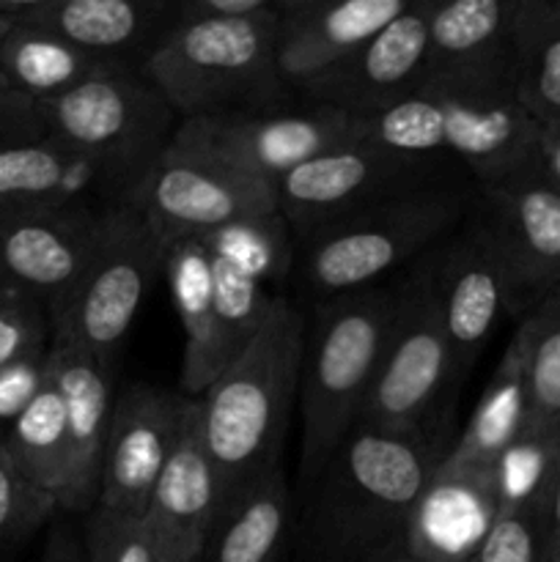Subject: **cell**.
Segmentation results:
<instances>
[{
	"instance_id": "31",
	"label": "cell",
	"mask_w": 560,
	"mask_h": 562,
	"mask_svg": "<svg viewBox=\"0 0 560 562\" xmlns=\"http://www.w3.org/2000/svg\"><path fill=\"white\" fill-rule=\"evenodd\" d=\"M560 475V423H533L497 464L503 510H547ZM500 510V514H503Z\"/></svg>"
},
{
	"instance_id": "13",
	"label": "cell",
	"mask_w": 560,
	"mask_h": 562,
	"mask_svg": "<svg viewBox=\"0 0 560 562\" xmlns=\"http://www.w3.org/2000/svg\"><path fill=\"white\" fill-rule=\"evenodd\" d=\"M470 214L503 267L511 316L522 322L560 285V187L544 168L478 187Z\"/></svg>"
},
{
	"instance_id": "39",
	"label": "cell",
	"mask_w": 560,
	"mask_h": 562,
	"mask_svg": "<svg viewBox=\"0 0 560 562\" xmlns=\"http://www.w3.org/2000/svg\"><path fill=\"white\" fill-rule=\"evenodd\" d=\"M47 362L49 351L0 373V442H3L9 428L16 423V417L25 412V406L42 390L44 379H47Z\"/></svg>"
},
{
	"instance_id": "42",
	"label": "cell",
	"mask_w": 560,
	"mask_h": 562,
	"mask_svg": "<svg viewBox=\"0 0 560 562\" xmlns=\"http://www.w3.org/2000/svg\"><path fill=\"white\" fill-rule=\"evenodd\" d=\"M42 562H88L86 547H82V536L69 530L66 525H55L49 530L47 543H44Z\"/></svg>"
},
{
	"instance_id": "43",
	"label": "cell",
	"mask_w": 560,
	"mask_h": 562,
	"mask_svg": "<svg viewBox=\"0 0 560 562\" xmlns=\"http://www.w3.org/2000/svg\"><path fill=\"white\" fill-rule=\"evenodd\" d=\"M541 165H544V173L560 187V121L544 126Z\"/></svg>"
},
{
	"instance_id": "20",
	"label": "cell",
	"mask_w": 560,
	"mask_h": 562,
	"mask_svg": "<svg viewBox=\"0 0 560 562\" xmlns=\"http://www.w3.org/2000/svg\"><path fill=\"white\" fill-rule=\"evenodd\" d=\"M173 11L168 0H0L9 25L53 33L124 69H143L173 27Z\"/></svg>"
},
{
	"instance_id": "32",
	"label": "cell",
	"mask_w": 560,
	"mask_h": 562,
	"mask_svg": "<svg viewBox=\"0 0 560 562\" xmlns=\"http://www.w3.org/2000/svg\"><path fill=\"white\" fill-rule=\"evenodd\" d=\"M201 241L209 250L231 258V261L239 263L242 269L256 274L267 285L285 278L296 252L294 234L285 225V220L280 217V212L228 225V228L201 236Z\"/></svg>"
},
{
	"instance_id": "11",
	"label": "cell",
	"mask_w": 560,
	"mask_h": 562,
	"mask_svg": "<svg viewBox=\"0 0 560 562\" xmlns=\"http://www.w3.org/2000/svg\"><path fill=\"white\" fill-rule=\"evenodd\" d=\"M355 137H360L357 119L349 113L327 104H305L294 110L181 119L170 148L278 187L302 162Z\"/></svg>"
},
{
	"instance_id": "38",
	"label": "cell",
	"mask_w": 560,
	"mask_h": 562,
	"mask_svg": "<svg viewBox=\"0 0 560 562\" xmlns=\"http://www.w3.org/2000/svg\"><path fill=\"white\" fill-rule=\"evenodd\" d=\"M55 510H58L55 499L31 486L0 445V543L25 536L27 530L49 519Z\"/></svg>"
},
{
	"instance_id": "22",
	"label": "cell",
	"mask_w": 560,
	"mask_h": 562,
	"mask_svg": "<svg viewBox=\"0 0 560 562\" xmlns=\"http://www.w3.org/2000/svg\"><path fill=\"white\" fill-rule=\"evenodd\" d=\"M412 0H278V66L285 86H305L399 20Z\"/></svg>"
},
{
	"instance_id": "30",
	"label": "cell",
	"mask_w": 560,
	"mask_h": 562,
	"mask_svg": "<svg viewBox=\"0 0 560 562\" xmlns=\"http://www.w3.org/2000/svg\"><path fill=\"white\" fill-rule=\"evenodd\" d=\"M0 445L20 475L38 492L53 497L60 510L66 481H69V431H66L64 398L49 379V371L36 398L16 417Z\"/></svg>"
},
{
	"instance_id": "44",
	"label": "cell",
	"mask_w": 560,
	"mask_h": 562,
	"mask_svg": "<svg viewBox=\"0 0 560 562\" xmlns=\"http://www.w3.org/2000/svg\"><path fill=\"white\" fill-rule=\"evenodd\" d=\"M547 562H560V475L547 508Z\"/></svg>"
},
{
	"instance_id": "40",
	"label": "cell",
	"mask_w": 560,
	"mask_h": 562,
	"mask_svg": "<svg viewBox=\"0 0 560 562\" xmlns=\"http://www.w3.org/2000/svg\"><path fill=\"white\" fill-rule=\"evenodd\" d=\"M44 137L47 132L38 104L16 91H0V148L44 140Z\"/></svg>"
},
{
	"instance_id": "33",
	"label": "cell",
	"mask_w": 560,
	"mask_h": 562,
	"mask_svg": "<svg viewBox=\"0 0 560 562\" xmlns=\"http://www.w3.org/2000/svg\"><path fill=\"white\" fill-rule=\"evenodd\" d=\"M209 256H212L214 302H217L220 327H223L225 344L236 360V355L256 338L280 294H269V285L264 280H258L256 274L242 269L231 258L217 256L212 250H209Z\"/></svg>"
},
{
	"instance_id": "37",
	"label": "cell",
	"mask_w": 560,
	"mask_h": 562,
	"mask_svg": "<svg viewBox=\"0 0 560 562\" xmlns=\"http://www.w3.org/2000/svg\"><path fill=\"white\" fill-rule=\"evenodd\" d=\"M472 562H547V510H503Z\"/></svg>"
},
{
	"instance_id": "16",
	"label": "cell",
	"mask_w": 560,
	"mask_h": 562,
	"mask_svg": "<svg viewBox=\"0 0 560 562\" xmlns=\"http://www.w3.org/2000/svg\"><path fill=\"white\" fill-rule=\"evenodd\" d=\"M113 206V203H110ZM108 206H71L0 220V274L58 316L91 267Z\"/></svg>"
},
{
	"instance_id": "21",
	"label": "cell",
	"mask_w": 560,
	"mask_h": 562,
	"mask_svg": "<svg viewBox=\"0 0 560 562\" xmlns=\"http://www.w3.org/2000/svg\"><path fill=\"white\" fill-rule=\"evenodd\" d=\"M132 187V176L49 137L0 148V220L71 206H110Z\"/></svg>"
},
{
	"instance_id": "8",
	"label": "cell",
	"mask_w": 560,
	"mask_h": 562,
	"mask_svg": "<svg viewBox=\"0 0 560 562\" xmlns=\"http://www.w3.org/2000/svg\"><path fill=\"white\" fill-rule=\"evenodd\" d=\"M165 252L152 225L126 198L108 206L91 267L55 316V335L86 346L115 376L126 335L165 267Z\"/></svg>"
},
{
	"instance_id": "6",
	"label": "cell",
	"mask_w": 560,
	"mask_h": 562,
	"mask_svg": "<svg viewBox=\"0 0 560 562\" xmlns=\"http://www.w3.org/2000/svg\"><path fill=\"white\" fill-rule=\"evenodd\" d=\"M357 135L395 151L453 159L478 187L544 168V124L519 102L415 93L382 113L357 119Z\"/></svg>"
},
{
	"instance_id": "41",
	"label": "cell",
	"mask_w": 560,
	"mask_h": 562,
	"mask_svg": "<svg viewBox=\"0 0 560 562\" xmlns=\"http://www.w3.org/2000/svg\"><path fill=\"white\" fill-rule=\"evenodd\" d=\"M275 0H181L176 3L173 22L181 25H195V22H225V20H247L269 11Z\"/></svg>"
},
{
	"instance_id": "10",
	"label": "cell",
	"mask_w": 560,
	"mask_h": 562,
	"mask_svg": "<svg viewBox=\"0 0 560 562\" xmlns=\"http://www.w3.org/2000/svg\"><path fill=\"white\" fill-rule=\"evenodd\" d=\"M49 140L141 179L170 146L179 115L143 71L97 77L38 102Z\"/></svg>"
},
{
	"instance_id": "28",
	"label": "cell",
	"mask_w": 560,
	"mask_h": 562,
	"mask_svg": "<svg viewBox=\"0 0 560 562\" xmlns=\"http://www.w3.org/2000/svg\"><path fill=\"white\" fill-rule=\"evenodd\" d=\"M289 514V486L278 464L223 510L203 554L209 562H278Z\"/></svg>"
},
{
	"instance_id": "18",
	"label": "cell",
	"mask_w": 560,
	"mask_h": 562,
	"mask_svg": "<svg viewBox=\"0 0 560 562\" xmlns=\"http://www.w3.org/2000/svg\"><path fill=\"white\" fill-rule=\"evenodd\" d=\"M434 261L450 360L456 379H461L481 360L500 322L511 316L508 285L486 234L472 214H467L459 231L437 247Z\"/></svg>"
},
{
	"instance_id": "17",
	"label": "cell",
	"mask_w": 560,
	"mask_h": 562,
	"mask_svg": "<svg viewBox=\"0 0 560 562\" xmlns=\"http://www.w3.org/2000/svg\"><path fill=\"white\" fill-rule=\"evenodd\" d=\"M432 0H412L410 9L316 80L300 86L311 104L368 119L415 97L428 53Z\"/></svg>"
},
{
	"instance_id": "35",
	"label": "cell",
	"mask_w": 560,
	"mask_h": 562,
	"mask_svg": "<svg viewBox=\"0 0 560 562\" xmlns=\"http://www.w3.org/2000/svg\"><path fill=\"white\" fill-rule=\"evenodd\" d=\"M53 316L16 285H0V373L47 355L53 346Z\"/></svg>"
},
{
	"instance_id": "1",
	"label": "cell",
	"mask_w": 560,
	"mask_h": 562,
	"mask_svg": "<svg viewBox=\"0 0 560 562\" xmlns=\"http://www.w3.org/2000/svg\"><path fill=\"white\" fill-rule=\"evenodd\" d=\"M450 448L434 431L384 434L355 426L316 477L305 519L311 562H362L404 536L406 519Z\"/></svg>"
},
{
	"instance_id": "5",
	"label": "cell",
	"mask_w": 560,
	"mask_h": 562,
	"mask_svg": "<svg viewBox=\"0 0 560 562\" xmlns=\"http://www.w3.org/2000/svg\"><path fill=\"white\" fill-rule=\"evenodd\" d=\"M472 198L456 181L390 198L307 236L302 280L313 302L382 283L404 263L421 261L459 231Z\"/></svg>"
},
{
	"instance_id": "14",
	"label": "cell",
	"mask_w": 560,
	"mask_h": 562,
	"mask_svg": "<svg viewBox=\"0 0 560 562\" xmlns=\"http://www.w3.org/2000/svg\"><path fill=\"white\" fill-rule=\"evenodd\" d=\"M514 0H432L417 93L516 102Z\"/></svg>"
},
{
	"instance_id": "29",
	"label": "cell",
	"mask_w": 560,
	"mask_h": 562,
	"mask_svg": "<svg viewBox=\"0 0 560 562\" xmlns=\"http://www.w3.org/2000/svg\"><path fill=\"white\" fill-rule=\"evenodd\" d=\"M516 102L544 126L560 121V0H514Z\"/></svg>"
},
{
	"instance_id": "2",
	"label": "cell",
	"mask_w": 560,
	"mask_h": 562,
	"mask_svg": "<svg viewBox=\"0 0 560 562\" xmlns=\"http://www.w3.org/2000/svg\"><path fill=\"white\" fill-rule=\"evenodd\" d=\"M305 333L307 316L302 307L289 296H278L256 338L198 398L223 510L264 472L280 464L291 406L300 395Z\"/></svg>"
},
{
	"instance_id": "4",
	"label": "cell",
	"mask_w": 560,
	"mask_h": 562,
	"mask_svg": "<svg viewBox=\"0 0 560 562\" xmlns=\"http://www.w3.org/2000/svg\"><path fill=\"white\" fill-rule=\"evenodd\" d=\"M278 3V0H275ZM278 11L225 22H173L143 64L181 119L278 110L285 80L278 66Z\"/></svg>"
},
{
	"instance_id": "12",
	"label": "cell",
	"mask_w": 560,
	"mask_h": 562,
	"mask_svg": "<svg viewBox=\"0 0 560 562\" xmlns=\"http://www.w3.org/2000/svg\"><path fill=\"white\" fill-rule=\"evenodd\" d=\"M126 201L168 250L181 239L278 214V187L168 146L126 192Z\"/></svg>"
},
{
	"instance_id": "34",
	"label": "cell",
	"mask_w": 560,
	"mask_h": 562,
	"mask_svg": "<svg viewBox=\"0 0 560 562\" xmlns=\"http://www.w3.org/2000/svg\"><path fill=\"white\" fill-rule=\"evenodd\" d=\"M530 362L533 423H560V285H555L525 318Z\"/></svg>"
},
{
	"instance_id": "26",
	"label": "cell",
	"mask_w": 560,
	"mask_h": 562,
	"mask_svg": "<svg viewBox=\"0 0 560 562\" xmlns=\"http://www.w3.org/2000/svg\"><path fill=\"white\" fill-rule=\"evenodd\" d=\"M533 415L530 362H527V335L522 324L511 335L492 379L483 387L464 431L456 437L443 467L461 472H489L494 475L503 456L527 431Z\"/></svg>"
},
{
	"instance_id": "27",
	"label": "cell",
	"mask_w": 560,
	"mask_h": 562,
	"mask_svg": "<svg viewBox=\"0 0 560 562\" xmlns=\"http://www.w3.org/2000/svg\"><path fill=\"white\" fill-rule=\"evenodd\" d=\"M119 71L135 69H124L121 64L86 53V49L75 47L53 33L36 31V27L11 25L0 42V75H3L5 86L9 91L22 93L36 104L64 97L82 82L119 75Z\"/></svg>"
},
{
	"instance_id": "3",
	"label": "cell",
	"mask_w": 560,
	"mask_h": 562,
	"mask_svg": "<svg viewBox=\"0 0 560 562\" xmlns=\"http://www.w3.org/2000/svg\"><path fill=\"white\" fill-rule=\"evenodd\" d=\"M399 280L313 302L300 373L302 481L318 472L357 426L395 316Z\"/></svg>"
},
{
	"instance_id": "36",
	"label": "cell",
	"mask_w": 560,
	"mask_h": 562,
	"mask_svg": "<svg viewBox=\"0 0 560 562\" xmlns=\"http://www.w3.org/2000/svg\"><path fill=\"white\" fill-rule=\"evenodd\" d=\"M82 547L88 562H159L143 519L97 505L86 514Z\"/></svg>"
},
{
	"instance_id": "45",
	"label": "cell",
	"mask_w": 560,
	"mask_h": 562,
	"mask_svg": "<svg viewBox=\"0 0 560 562\" xmlns=\"http://www.w3.org/2000/svg\"><path fill=\"white\" fill-rule=\"evenodd\" d=\"M9 22L5 20H0V42H3V36L5 33H9ZM0 91H9V86H5V80H3V75H0Z\"/></svg>"
},
{
	"instance_id": "7",
	"label": "cell",
	"mask_w": 560,
	"mask_h": 562,
	"mask_svg": "<svg viewBox=\"0 0 560 562\" xmlns=\"http://www.w3.org/2000/svg\"><path fill=\"white\" fill-rule=\"evenodd\" d=\"M434 252L399 278L393 327L357 426L384 434L434 431L439 401L456 382Z\"/></svg>"
},
{
	"instance_id": "46",
	"label": "cell",
	"mask_w": 560,
	"mask_h": 562,
	"mask_svg": "<svg viewBox=\"0 0 560 562\" xmlns=\"http://www.w3.org/2000/svg\"><path fill=\"white\" fill-rule=\"evenodd\" d=\"M377 562H415V560H412L406 552H401V554H390V558H382V560H377Z\"/></svg>"
},
{
	"instance_id": "23",
	"label": "cell",
	"mask_w": 560,
	"mask_h": 562,
	"mask_svg": "<svg viewBox=\"0 0 560 562\" xmlns=\"http://www.w3.org/2000/svg\"><path fill=\"white\" fill-rule=\"evenodd\" d=\"M58 387L69 431V481L60 510L88 514L97 508L99 472L115 404V376L77 340L53 335L47 362Z\"/></svg>"
},
{
	"instance_id": "25",
	"label": "cell",
	"mask_w": 560,
	"mask_h": 562,
	"mask_svg": "<svg viewBox=\"0 0 560 562\" xmlns=\"http://www.w3.org/2000/svg\"><path fill=\"white\" fill-rule=\"evenodd\" d=\"M165 280L184 329L179 393L201 398L234 362L214 302L212 256L201 239H181L165 252Z\"/></svg>"
},
{
	"instance_id": "9",
	"label": "cell",
	"mask_w": 560,
	"mask_h": 562,
	"mask_svg": "<svg viewBox=\"0 0 560 562\" xmlns=\"http://www.w3.org/2000/svg\"><path fill=\"white\" fill-rule=\"evenodd\" d=\"M453 168H459L453 159L395 151L355 137L283 176L278 181V212L294 241H305L362 209L453 181Z\"/></svg>"
},
{
	"instance_id": "24",
	"label": "cell",
	"mask_w": 560,
	"mask_h": 562,
	"mask_svg": "<svg viewBox=\"0 0 560 562\" xmlns=\"http://www.w3.org/2000/svg\"><path fill=\"white\" fill-rule=\"evenodd\" d=\"M500 510L497 477L439 464L406 519V554L415 562H472Z\"/></svg>"
},
{
	"instance_id": "19",
	"label": "cell",
	"mask_w": 560,
	"mask_h": 562,
	"mask_svg": "<svg viewBox=\"0 0 560 562\" xmlns=\"http://www.w3.org/2000/svg\"><path fill=\"white\" fill-rule=\"evenodd\" d=\"M220 510L223 494L203 439L201 404L190 398L173 453L143 514L159 562H198L220 521Z\"/></svg>"
},
{
	"instance_id": "47",
	"label": "cell",
	"mask_w": 560,
	"mask_h": 562,
	"mask_svg": "<svg viewBox=\"0 0 560 562\" xmlns=\"http://www.w3.org/2000/svg\"><path fill=\"white\" fill-rule=\"evenodd\" d=\"M5 283V280H3V274H0V285H3Z\"/></svg>"
},
{
	"instance_id": "15",
	"label": "cell",
	"mask_w": 560,
	"mask_h": 562,
	"mask_svg": "<svg viewBox=\"0 0 560 562\" xmlns=\"http://www.w3.org/2000/svg\"><path fill=\"white\" fill-rule=\"evenodd\" d=\"M190 398L179 390L126 384L115 393L97 505L143 519L179 439Z\"/></svg>"
}]
</instances>
